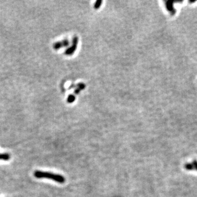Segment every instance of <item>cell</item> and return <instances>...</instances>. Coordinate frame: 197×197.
Masks as SVG:
<instances>
[{"label":"cell","mask_w":197,"mask_h":197,"mask_svg":"<svg viewBox=\"0 0 197 197\" xmlns=\"http://www.w3.org/2000/svg\"><path fill=\"white\" fill-rule=\"evenodd\" d=\"M176 1H170V0H168V1H165V4L167 9L169 12L170 14L174 15L176 13V9L174 8V3H176Z\"/></svg>","instance_id":"obj_2"},{"label":"cell","mask_w":197,"mask_h":197,"mask_svg":"<svg viewBox=\"0 0 197 197\" xmlns=\"http://www.w3.org/2000/svg\"><path fill=\"white\" fill-rule=\"evenodd\" d=\"M10 159V156L8 153H0V160L8 161Z\"/></svg>","instance_id":"obj_4"},{"label":"cell","mask_w":197,"mask_h":197,"mask_svg":"<svg viewBox=\"0 0 197 197\" xmlns=\"http://www.w3.org/2000/svg\"><path fill=\"white\" fill-rule=\"evenodd\" d=\"M34 176L37 179H48L61 184L65 183L66 180L65 177L60 174L41 171L39 170H37L34 173Z\"/></svg>","instance_id":"obj_1"},{"label":"cell","mask_w":197,"mask_h":197,"mask_svg":"<svg viewBox=\"0 0 197 197\" xmlns=\"http://www.w3.org/2000/svg\"><path fill=\"white\" fill-rule=\"evenodd\" d=\"M185 168L187 170H196L197 171V161H194L185 165Z\"/></svg>","instance_id":"obj_3"}]
</instances>
